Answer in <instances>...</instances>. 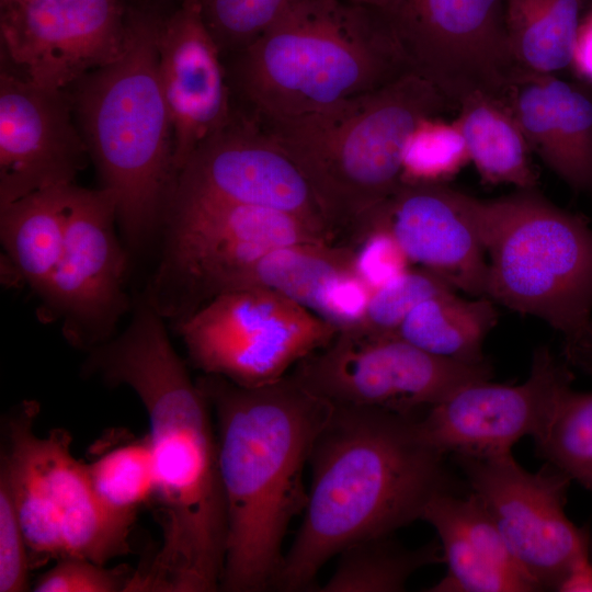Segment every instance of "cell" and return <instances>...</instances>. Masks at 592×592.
<instances>
[{"instance_id":"obj_1","label":"cell","mask_w":592,"mask_h":592,"mask_svg":"<svg viewBox=\"0 0 592 592\" xmlns=\"http://www.w3.org/2000/svg\"><path fill=\"white\" fill-rule=\"evenodd\" d=\"M83 371L129 387L148 417L161 544L133 571L127 591L220 589L227 520L212 408L145 296L118 337L88 352Z\"/></svg>"},{"instance_id":"obj_2","label":"cell","mask_w":592,"mask_h":592,"mask_svg":"<svg viewBox=\"0 0 592 592\" xmlns=\"http://www.w3.org/2000/svg\"><path fill=\"white\" fill-rule=\"evenodd\" d=\"M446 455L415 415L332 405L310 453L304 517L275 588L309 590L349 545L422 519L434 496L452 491Z\"/></svg>"},{"instance_id":"obj_3","label":"cell","mask_w":592,"mask_h":592,"mask_svg":"<svg viewBox=\"0 0 592 592\" xmlns=\"http://www.w3.org/2000/svg\"><path fill=\"white\" fill-rule=\"evenodd\" d=\"M196 383L216 419L227 520L220 589L270 590L289 524L306 508L304 470L332 403L291 373L251 388L216 375Z\"/></svg>"},{"instance_id":"obj_4","label":"cell","mask_w":592,"mask_h":592,"mask_svg":"<svg viewBox=\"0 0 592 592\" xmlns=\"http://www.w3.org/2000/svg\"><path fill=\"white\" fill-rule=\"evenodd\" d=\"M231 57L236 109L258 124L326 111L407 72L380 12L345 0H301Z\"/></svg>"},{"instance_id":"obj_5","label":"cell","mask_w":592,"mask_h":592,"mask_svg":"<svg viewBox=\"0 0 592 592\" xmlns=\"http://www.w3.org/2000/svg\"><path fill=\"white\" fill-rule=\"evenodd\" d=\"M160 16L128 10L122 54L83 76L71 95L102 187L114 194L117 224L133 249L164 221L177 181L158 69Z\"/></svg>"},{"instance_id":"obj_6","label":"cell","mask_w":592,"mask_h":592,"mask_svg":"<svg viewBox=\"0 0 592 592\" xmlns=\"http://www.w3.org/2000/svg\"><path fill=\"white\" fill-rule=\"evenodd\" d=\"M449 106L433 84L407 71L326 111L257 124L299 168L337 240L401 185L402 150L417 123Z\"/></svg>"},{"instance_id":"obj_7","label":"cell","mask_w":592,"mask_h":592,"mask_svg":"<svg viewBox=\"0 0 592 592\" xmlns=\"http://www.w3.org/2000/svg\"><path fill=\"white\" fill-rule=\"evenodd\" d=\"M486 296L560 332L573 361L592 338V227L533 190L474 197Z\"/></svg>"},{"instance_id":"obj_8","label":"cell","mask_w":592,"mask_h":592,"mask_svg":"<svg viewBox=\"0 0 592 592\" xmlns=\"http://www.w3.org/2000/svg\"><path fill=\"white\" fill-rule=\"evenodd\" d=\"M39 403L21 402L5 422L0 473L8 479L30 553L31 566L64 557L105 565L130 551L136 517L107 506L96 493L87 463L71 452L60 428L35 431Z\"/></svg>"},{"instance_id":"obj_9","label":"cell","mask_w":592,"mask_h":592,"mask_svg":"<svg viewBox=\"0 0 592 592\" xmlns=\"http://www.w3.org/2000/svg\"><path fill=\"white\" fill-rule=\"evenodd\" d=\"M167 242L147 300L177 328L270 250L292 243L332 241L299 217L273 208L218 202L170 204Z\"/></svg>"},{"instance_id":"obj_10","label":"cell","mask_w":592,"mask_h":592,"mask_svg":"<svg viewBox=\"0 0 592 592\" xmlns=\"http://www.w3.org/2000/svg\"><path fill=\"white\" fill-rule=\"evenodd\" d=\"M175 330L192 364L242 387L276 382L338 330L269 289H234L213 298Z\"/></svg>"},{"instance_id":"obj_11","label":"cell","mask_w":592,"mask_h":592,"mask_svg":"<svg viewBox=\"0 0 592 592\" xmlns=\"http://www.w3.org/2000/svg\"><path fill=\"white\" fill-rule=\"evenodd\" d=\"M486 360L468 363L429 353L396 335L338 331L291 374L334 406L405 415L429 410L460 387L491 378Z\"/></svg>"},{"instance_id":"obj_12","label":"cell","mask_w":592,"mask_h":592,"mask_svg":"<svg viewBox=\"0 0 592 592\" xmlns=\"http://www.w3.org/2000/svg\"><path fill=\"white\" fill-rule=\"evenodd\" d=\"M505 0H390L380 12L407 71L451 103L474 92L503 96L517 67Z\"/></svg>"},{"instance_id":"obj_13","label":"cell","mask_w":592,"mask_h":592,"mask_svg":"<svg viewBox=\"0 0 592 592\" xmlns=\"http://www.w3.org/2000/svg\"><path fill=\"white\" fill-rule=\"evenodd\" d=\"M454 456L524 572L539 590H556L588 554L585 534L565 513L570 478L550 464L531 473L511 452Z\"/></svg>"},{"instance_id":"obj_14","label":"cell","mask_w":592,"mask_h":592,"mask_svg":"<svg viewBox=\"0 0 592 592\" xmlns=\"http://www.w3.org/2000/svg\"><path fill=\"white\" fill-rule=\"evenodd\" d=\"M116 200L105 189L76 186L61 258L39 297L65 339L87 352L113 338L130 308L124 283L128 254L115 232Z\"/></svg>"},{"instance_id":"obj_15","label":"cell","mask_w":592,"mask_h":592,"mask_svg":"<svg viewBox=\"0 0 592 592\" xmlns=\"http://www.w3.org/2000/svg\"><path fill=\"white\" fill-rule=\"evenodd\" d=\"M127 13L124 0H1L4 53L31 82L65 90L122 54Z\"/></svg>"},{"instance_id":"obj_16","label":"cell","mask_w":592,"mask_h":592,"mask_svg":"<svg viewBox=\"0 0 592 592\" xmlns=\"http://www.w3.org/2000/svg\"><path fill=\"white\" fill-rule=\"evenodd\" d=\"M189 201L277 209L301 218L334 240L294 160L236 106L228 124L203 141L179 171L170 204Z\"/></svg>"},{"instance_id":"obj_17","label":"cell","mask_w":592,"mask_h":592,"mask_svg":"<svg viewBox=\"0 0 592 592\" xmlns=\"http://www.w3.org/2000/svg\"><path fill=\"white\" fill-rule=\"evenodd\" d=\"M384 230L410 263L426 269L457 292L486 296L489 264L474 213V196L447 184H401L363 215L341 241Z\"/></svg>"},{"instance_id":"obj_18","label":"cell","mask_w":592,"mask_h":592,"mask_svg":"<svg viewBox=\"0 0 592 592\" xmlns=\"http://www.w3.org/2000/svg\"><path fill=\"white\" fill-rule=\"evenodd\" d=\"M571 382L568 368L546 346L535 350L531 372L519 385L467 384L420 418L426 440L445 454L511 452L523 436L544 430L556 396Z\"/></svg>"},{"instance_id":"obj_19","label":"cell","mask_w":592,"mask_h":592,"mask_svg":"<svg viewBox=\"0 0 592 592\" xmlns=\"http://www.w3.org/2000/svg\"><path fill=\"white\" fill-rule=\"evenodd\" d=\"M71 95L0 73V206L34 192L75 184L90 156L72 119Z\"/></svg>"},{"instance_id":"obj_20","label":"cell","mask_w":592,"mask_h":592,"mask_svg":"<svg viewBox=\"0 0 592 592\" xmlns=\"http://www.w3.org/2000/svg\"><path fill=\"white\" fill-rule=\"evenodd\" d=\"M223 54L197 0H182L160 16L158 69L173 133V161L182 169L193 151L228 124L235 112Z\"/></svg>"},{"instance_id":"obj_21","label":"cell","mask_w":592,"mask_h":592,"mask_svg":"<svg viewBox=\"0 0 592 592\" xmlns=\"http://www.w3.org/2000/svg\"><path fill=\"white\" fill-rule=\"evenodd\" d=\"M249 287L277 293L338 331L357 327L373 292L352 250L338 241L298 242L270 250L231 291Z\"/></svg>"},{"instance_id":"obj_22","label":"cell","mask_w":592,"mask_h":592,"mask_svg":"<svg viewBox=\"0 0 592 592\" xmlns=\"http://www.w3.org/2000/svg\"><path fill=\"white\" fill-rule=\"evenodd\" d=\"M76 184L0 206V238L16 274L41 297L61 258Z\"/></svg>"},{"instance_id":"obj_23","label":"cell","mask_w":592,"mask_h":592,"mask_svg":"<svg viewBox=\"0 0 592 592\" xmlns=\"http://www.w3.org/2000/svg\"><path fill=\"white\" fill-rule=\"evenodd\" d=\"M457 107L455 121L481 181L537 189L532 149L505 99L478 91L462 99Z\"/></svg>"},{"instance_id":"obj_24","label":"cell","mask_w":592,"mask_h":592,"mask_svg":"<svg viewBox=\"0 0 592 592\" xmlns=\"http://www.w3.org/2000/svg\"><path fill=\"white\" fill-rule=\"evenodd\" d=\"M494 304L487 296L445 292L414 307L395 335L434 355L480 363L485 338L498 321Z\"/></svg>"},{"instance_id":"obj_25","label":"cell","mask_w":592,"mask_h":592,"mask_svg":"<svg viewBox=\"0 0 592 592\" xmlns=\"http://www.w3.org/2000/svg\"><path fill=\"white\" fill-rule=\"evenodd\" d=\"M584 0H505L509 45L519 69L551 73L570 67Z\"/></svg>"},{"instance_id":"obj_26","label":"cell","mask_w":592,"mask_h":592,"mask_svg":"<svg viewBox=\"0 0 592 592\" xmlns=\"http://www.w3.org/2000/svg\"><path fill=\"white\" fill-rule=\"evenodd\" d=\"M533 149L572 189H592V96L584 89L551 76Z\"/></svg>"},{"instance_id":"obj_27","label":"cell","mask_w":592,"mask_h":592,"mask_svg":"<svg viewBox=\"0 0 592 592\" xmlns=\"http://www.w3.org/2000/svg\"><path fill=\"white\" fill-rule=\"evenodd\" d=\"M441 546L407 548L391 535L372 537L342 549L321 592H399L420 568L440 560Z\"/></svg>"},{"instance_id":"obj_28","label":"cell","mask_w":592,"mask_h":592,"mask_svg":"<svg viewBox=\"0 0 592 592\" xmlns=\"http://www.w3.org/2000/svg\"><path fill=\"white\" fill-rule=\"evenodd\" d=\"M446 492V491H444ZM426 504L422 519L436 531L447 574L431 592H530L538 591L527 580L497 566L481 548L468 537L444 505L441 494Z\"/></svg>"},{"instance_id":"obj_29","label":"cell","mask_w":592,"mask_h":592,"mask_svg":"<svg viewBox=\"0 0 592 592\" xmlns=\"http://www.w3.org/2000/svg\"><path fill=\"white\" fill-rule=\"evenodd\" d=\"M104 445L100 442L93 460L87 463L92 485L112 510L137 516L140 508L152 504L155 477L148 435L121 439Z\"/></svg>"},{"instance_id":"obj_30","label":"cell","mask_w":592,"mask_h":592,"mask_svg":"<svg viewBox=\"0 0 592 592\" xmlns=\"http://www.w3.org/2000/svg\"><path fill=\"white\" fill-rule=\"evenodd\" d=\"M534 441L548 464L592 490V392L573 390L571 382L563 385Z\"/></svg>"},{"instance_id":"obj_31","label":"cell","mask_w":592,"mask_h":592,"mask_svg":"<svg viewBox=\"0 0 592 592\" xmlns=\"http://www.w3.org/2000/svg\"><path fill=\"white\" fill-rule=\"evenodd\" d=\"M470 162L462 130L440 114L422 117L409 134L401 159V184H446Z\"/></svg>"},{"instance_id":"obj_32","label":"cell","mask_w":592,"mask_h":592,"mask_svg":"<svg viewBox=\"0 0 592 592\" xmlns=\"http://www.w3.org/2000/svg\"><path fill=\"white\" fill-rule=\"evenodd\" d=\"M197 1L223 56H232L270 31L301 0Z\"/></svg>"},{"instance_id":"obj_33","label":"cell","mask_w":592,"mask_h":592,"mask_svg":"<svg viewBox=\"0 0 592 592\" xmlns=\"http://www.w3.org/2000/svg\"><path fill=\"white\" fill-rule=\"evenodd\" d=\"M449 291L456 289L435 273L410 267L372 292L362 320L351 330L378 337L395 335L414 307Z\"/></svg>"},{"instance_id":"obj_34","label":"cell","mask_w":592,"mask_h":592,"mask_svg":"<svg viewBox=\"0 0 592 592\" xmlns=\"http://www.w3.org/2000/svg\"><path fill=\"white\" fill-rule=\"evenodd\" d=\"M133 571L106 568L80 557H64L38 577L36 592H119L126 591Z\"/></svg>"},{"instance_id":"obj_35","label":"cell","mask_w":592,"mask_h":592,"mask_svg":"<svg viewBox=\"0 0 592 592\" xmlns=\"http://www.w3.org/2000/svg\"><path fill=\"white\" fill-rule=\"evenodd\" d=\"M30 553L4 474L0 473V592L29 588Z\"/></svg>"},{"instance_id":"obj_36","label":"cell","mask_w":592,"mask_h":592,"mask_svg":"<svg viewBox=\"0 0 592 592\" xmlns=\"http://www.w3.org/2000/svg\"><path fill=\"white\" fill-rule=\"evenodd\" d=\"M341 243L352 250L360 273L373 291L410 269L400 246L384 230L365 231Z\"/></svg>"},{"instance_id":"obj_37","label":"cell","mask_w":592,"mask_h":592,"mask_svg":"<svg viewBox=\"0 0 592 592\" xmlns=\"http://www.w3.org/2000/svg\"><path fill=\"white\" fill-rule=\"evenodd\" d=\"M570 67L581 81L592 86V8L581 16Z\"/></svg>"},{"instance_id":"obj_38","label":"cell","mask_w":592,"mask_h":592,"mask_svg":"<svg viewBox=\"0 0 592 592\" xmlns=\"http://www.w3.org/2000/svg\"><path fill=\"white\" fill-rule=\"evenodd\" d=\"M556 591L592 592V562L588 554L581 556L569 569Z\"/></svg>"},{"instance_id":"obj_39","label":"cell","mask_w":592,"mask_h":592,"mask_svg":"<svg viewBox=\"0 0 592 592\" xmlns=\"http://www.w3.org/2000/svg\"><path fill=\"white\" fill-rule=\"evenodd\" d=\"M351 3L366 7L373 10L382 11L387 7L390 0H345Z\"/></svg>"},{"instance_id":"obj_40","label":"cell","mask_w":592,"mask_h":592,"mask_svg":"<svg viewBox=\"0 0 592 592\" xmlns=\"http://www.w3.org/2000/svg\"><path fill=\"white\" fill-rule=\"evenodd\" d=\"M574 363L592 369V339Z\"/></svg>"}]
</instances>
